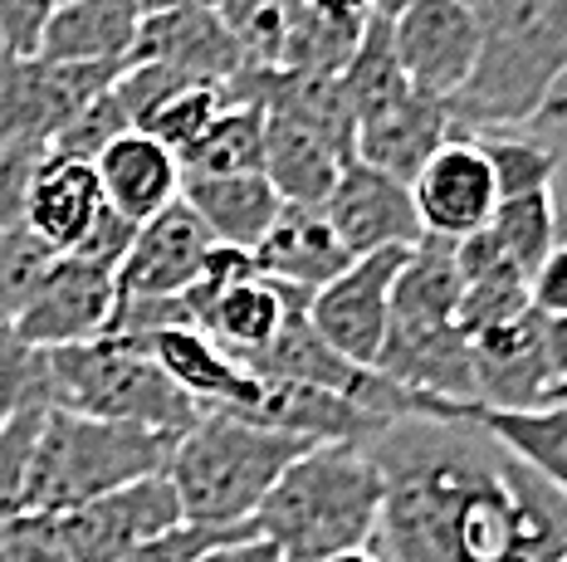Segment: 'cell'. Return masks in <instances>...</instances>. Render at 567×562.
<instances>
[{
  "label": "cell",
  "instance_id": "5b68a950",
  "mask_svg": "<svg viewBox=\"0 0 567 562\" xmlns=\"http://www.w3.org/2000/svg\"><path fill=\"white\" fill-rule=\"evenodd\" d=\"M176 440L167 430L127 426V420H93L74 412H44L40 445H34L25 479V513H59L127 489L137 479L167 475Z\"/></svg>",
  "mask_w": 567,
  "mask_h": 562
},
{
  "label": "cell",
  "instance_id": "7c38bea8",
  "mask_svg": "<svg viewBox=\"0 0 567 562\" xmlns=\"http://www.w3.org/2000/svg\"><path fill=\"white\" fill-rule=\"evenodd\" d=\"M411 201H416L421 230L431 240H470L499 210V186H494L489 157L470 143L451 137L411 181Z\"/></svg>",
  "mask_w": 567,
  "mask_h": 562
},
{
  "label": "cell",
  "instance_id": "44dd1931",
  "mask_svg": "<svg viewBox=\"0 0 567 562\" xmlns=\"http://www.w3.org/2000/svg\"><path fill=\"white\" fill-rule=\"evenodd\" d=\"M142 20L147 15H142L137 0H74V6H54L34 54L54 64H123L127 69L137 50Z\"/></svg>",
  "mask_w": 567,
  "mask_h": 562
},
{
  "label": "cell",
  "instance_id": "6da1fadb",
  "mask_svg": "<svg viewBox=\"0 0 567 562\" xmlns=\"http://www.w3.org/2000/svg\"><path fill=\"white\" fill-rule=\"evenodd\" d=\"M382 475L372 553L382 562H504L518 503L509 450L475 420H392L368 445Z\"/></svg>",
  "mask_w": 567,
  "mask_h": 562
},
{
  "label": "cell",
  "instance_id": "ac0fdd59",
  "mask_svg": "<svg viewBox=\"0 0 567 562\" xmlns=\"http://www.w3.org/2000/svg\"><path fill=\"white\" fill-rule=\"evenodd\" d=\"M475 392L480 406L494 412H534L548 402L553 377L543 362V313L528 309L524 319L475 337Z\"/></svg>",
  "mask_w": 567,
  "mask_h": 562
},
{
  "label": "cell",
  "instance_id": "ffe728a7",
  "mask_svg": "<svg viewBox=\"0 0 567 562\" xmlns=\"http://www.w3.org/2000/svg\"><path fill=\"white\" fill-rule=\"evenodd\" d=\"M250 264L275 284L318 294L352 264V254L333 236L323 206H284L279 220L269 226V236L250 250Z\"/></svg>",
  "mask_w": 567,
  "mask_h": 562
},
{
  "label": "cell",
  "instance_id": "30bf717a",
  "mask_svg": "<svg viewBox=\"0 0 567 562\" xmlns=\"http://www.w3.org/2000/svg\"><path fill=\"white\" fill-rule=\"evenodd\" d=\"M411 250H377L352 260L328 289H318L309 303L313 333L333 347L338 357L358 362L377 372L386 343V323H392V289Z\"/></svg>",
  "mask_w": 567,
  "mask_h": 562
},
{
  "label": "cell",
  "instance_id": "b9f144b4",
  "mask_svg": "<svg viewBox=\"0 0 567 562\" xmlns=\"http://www.w3.org/2000/svg\"><path fill=\"white\" fill-rule=\"evenodd\" d=\"M50 15H54V0H0V50L34 54Z\"/></svg>",
  "mask_w": 567,
  "mask_h": 562
},
{
  "label": "cell",
  "instance_id": "4fadbf2b",
  "mask_svg": "<svg viewBox=\"0 0 567 562\" xmlns=\"http://www.w3.org/2000/svg\"><path fill=\"white\" fill-rule=\"evenodd\" d=\"M210 254H216L210 230L192 206L176 201L137 226L133 250L117 264V299H182L206 274Z\"/></svg>",
  "mask_w": 567,
  "mask_h": 562
},
{
  "label": "cell",
  "instance_id": "4316f807",
  "mask_svg": "<svg viewBox=\"0 0 567 562\" xmlns=\"http://www.w3.org/2000/svg\"><path fill=\"white\" fill-rule=\"evenodd\" d=\"M182 201L200 216V226L210 230V240L220 250L250 254L259 240L269 236V226L279 220V191L269 177H206V181H182Z\"/></svg>",
  "mask_w": 567,
  "mask_h": 562
},
{
  "label": "cell",
  "instance_id": "816d5d0a",
  "mask_svg": "<svg viewBox=\"0 0 567 562\" xmlns=\"http://www.w3.org/2000/svg\"><path fill=\"white\" fill-rule=\"evenodd\" d=\"M54 6H74V0H54Z\"/></svg>",
  "mask_w": 567,
  "mask_h": 562
},
{
  "label": "cell",
  "instance_id": "5bb4252c",
  "mask_svg": "<svg viewBox=\"0 0 567 562\" xmlns=\"http://www.w3.org/2000/svg\"><path fill=\"white\" fill-rule=\"evenodd\" d=\"M323 216L352 260L377 250H416L425 240L411 186L382 177V171L362 167V162H348L342 181L323 201Z\"/></svg>",
  "mask_w": 567,
  "mask_h": 562
},
{
  "label": "cell",
  "instance_id": "d6986e66",
  "mask_svg": "<svg viewBox=\"0 0 567 562\" xmlns=\"http://www.w3.org/2000/svg\"><path fill=\"white\" fill-rule=\"evenodd\" d=\"M103 186V206L117 210L127 226H147L152 216H162L167 206L182 201V162L167 143H157L152 133H123L117 143L93 162Z\"/></svg>",
  "mask_w": 567,
  "mask_h": 562
},
{
  "label": "cell",
  "instance_id": "74e56055",
  "mask_svg": "<svg viewBox=\"0 0 567 562\" xmlns=\"http://www.w3.org/2000/svg\"><path fill=\"white\" fill-rule=\"evenodd\" d=\"M524 133L534 143L548 147L553 157V206H558V230L567 236V69L553 79V89L543 93V103L534 108V118L524 123Z\"/></svg>",
  "mask_w": 567,
  "mask_h": 562
},
{
  "label": "cell",
  "instance_id": "9a60e30c",
  "mask_svg": "<svg viewBox=\"0 0 567 562\" xmlns=\"http://www.w3.org/2000/svg\"><path fill=\"white\" fill-rule=\"evenodd\" d=\"M451 143V108L441 98L406 89L386 98L382 108L362 113L352 133V162L382 171L392 181H416V171Z\"/></svg>",
  "mask_w": 567,
  "mask_h": 562
},
{
  "label": "cell",
  "instance_id": "1f68e13d",
  "mask_svg": "<svg viewBox=\"0 0 567 562\" xmlns=\"http://www.w3.org/2000/svg\"><path fill=\"white\" fill-rule=\"evenodd\" d=\"M455 137V133H451ZM484 157H489L494 186H499V201H514V196H538L553 191V157L548 147L534 143L524 127H499V133H475L470 137Z\"/></svg>",
  "mask_w": 567,
  "mask_h": 562
},
{
  "label": "cell",
  "instance_id": "cb8c5ba5",
  "mask_svg": "<svg viewBox=\"0 0 567 562\" xmlns=\"http://www.w3.org/2000/svg\"><path fill=\"white\" fill-rule=\"evenodd\" d=\"M99 210H103V186H99V171H93L89 162L44 157L40 177L30 186V206H25V230L44 244V250L69 254L89 236Z\"/></svg>",
  "mask_w": 567,
  "mask_h": 562
},
{
  "label": "cell",
  "instance_id": "3957f363",
  "mask_svg": "<svg viewBox=\"0 0 567 562\" xmlns=\"http://www.w3.org/2000/svg\"><path fill=\"white\" fill-rule=\"evenodd\" d=\"M484 44L470 84L455 93L451 133H499L524 127L567 69V0H470Z\"/></svg>",
  "mask_w": 567,
  "mask_h": 562
},
{
  "label": "cell",
  "instance_id": "d6a6232c",
  "mask_svg": "<svg viewBox=\"0 0 567 562\" xmlns=\"http://www.w3.org/2000/svg\"><path fill=\"white\" fill-rule=\"evenodd\" d=\"M230 108V98H226V89H216V84H192V89H182L176 98H167L157 113H152L147 123H142V133H152L157 143H167L176 152V162L192 152L200 137L210 133V123L220 118V113Z\"/></svg>",
  "mask_w": 567,
  "mask_h": 562
},
{
  "label": "cell",
  "instance_id": "60d3db41",
  "mask_svg": "<svg viewBox=\"0 0 567 562\" xmlns=\"http://www.w3.org/2000/svg\"><path fill=\"white\" fill-rule=\"evenodd\" d=\"M0 562H69L50 513H16L0 523Z\"/></svg>",
  "mask_w": 567,
  "mask_h": 562
},
{
  "label": "cell",
  "instance_id": "8d00e7d4",
  "mask_svg": "<svg viewBox=\"0 0 567 562\" xmlns=\"http://www.w3.org/2000/svg\"><path fill=\"white\" fill-rule=\"evenodd\" d=\"M54 254L44 250L30 230H6L0 236V323H16L25 313V303L40 284V274L50 269Z\"/></svg>",
  "mask_w": 567,
  "mask_h": 562
},
{
  "label": "cell",
  "instance_id": "d4e9b609",
  "mask_svg": "<svg viewBox=\"0 0 567 562\" xmlns=\"http://www.w3.org/2000/svg\"><path fill=\"white\" fill-rule=\"evenodd\" d=\"M460 309V269H455V244L425 236L406 254L392 289V323L386 337H431L455 327Z\"/></svg>",
  "mask_w": 567,
  "mask_h": 562
},
{
  "label": "cell",
  "instance_id": "7a4b0ae2",
  "mask_svg": "<svg viewBox=\"0 0 567 562\" xmlns=\"http://www.w3.org/2000/svg\"><path fill=\"white\" fill-rule=\"evenodd\" d=\"M382 513V475L368 445H313L303 450L255 513V533L284 562H328L372 548Z\"/></svg>",
  "mask_w": 567,
  "mask_h": 562
},
{
  "label": "cell",
  "instance_id": "c3c4849f",
  "mask_svg": "<svg viewBox=\"0 0 567 562\" xmlns=\"http://www.w3.org/2000/svg\"><path fill=\"white\" fill-rule=\"evenodd\" d=\"M142 15H172V10H220V0H137Z\"/></svg>",
  "mask_w": 567,
  "mask_h": 562
},
{
  "label": "cell",
  "instance_id": "7402d4cb",
  "mask_svg": "<svg viewBox=\"0 0 567 562\" xmlns=\"http://www.w3.org/2000/svg\"><path fill=\"white\" fill-rule=\"evenodd\" d=\"M265 177L284 206H323L348 171L352 152L323 137L318 127L265 113Z\"/></svg>",
  "mask_w": 567,
  "mask_h": 562
},
{
  "label": "cell",
  "instance_id": "83f0119b",
  "mask_svg": "<svg viewBox=\"0 0 567 562\" xmlns=\"http://www.w3.org/2000/svg\"><path fill=\"white\" fill-rule=\"evenodd\" d=\"M265 108L230 103L210 133L182 157V181L206 177H265Z\"/></svg>",
  "mask_w": 567,
  "mask_h": 562
},
{
  "label": "cell",
  "instance_id": "4dcf8cb0",
  "mask_svg": "<svg viewBox=\"0 0 567 562\" xmlns=\"http://www.w3.org/2000/svg\"><path fill=\"white\" fill-rule=\"evenodd\" d=\"M489 240L499 244V254L509 260L524 279H534V269L553 254V244L563 240L558 230V206H553L548 191L538 196H514V201H499L489 226Z\"/></svg>",
  "mask_w": 567,
  "mask_h": 562
},
{
  "label": "cell",
  "instance_id": "7bdbcfd3",
  "mask_svg": "<svg viewBox=\"0 0 567 562\" xmlns=\"http://www.w3.org/2000/svg\"><path fill=\"white\" fill-rule=\"evenodd\" d=\"M133 236H137V226H127L117 210L103 206L99 220L89 226V236L79 240L69 254H79V260H93V264H103V269H113V274H117V264H123L127 250H133Z\"/></svg>",
  "mask_w": 567,
  "mask_h": 562
},
{
  "label": "cell",
  "instance_id": "f35d334b",
  "mask_svg": "<svg viewBox=\"0 0 567 562\" xmlns=\"http://www.w3.org/2000/svg\"><path fill=\"white\" fill-rule=\"evenodd\" d=\"M50 147L44 143H10L0 147V236L6 230H25V206H30V186L40 177Z\"/></svg>",
  "mask_w": 567,
  "mask_h": 562
},
{
  "label": "cell",
  "instance_id": "ba28073f",
  "mask_svg": "<svg viewBox=\"0 0 567 562\" xmlns=\"http://www.w3.org/2000/svg\"><path fill=\"white\" fill-rule=\"evenodd\" d=\"M392 44L406 84L425 98L451 103L480 64V15L470 0H411L392 15Z\"/></svg>",
  "mask_w": 567,
  "mask_h": 562
},
{
  "label": "cell",
  "instance_id": "f6af8a7d",
  "mask_svg": "<svg viewBox=\"0 0 567 562\" xmlns=\"http://www.w3.org/2000/svg\"><path fill=\"white\" fill-rule=\"evenodd\" d=\"M543 362H548V377H553L548 396L567 392V313H558V319H548V313H543ZM543 406H548V402H543Z\"/></svg>",
  "mask_w": 567,
  "mask_h": 562
},
{
  "label": "cell",
  "instance_id": "8992f818",
  "mask_svg": "<svg viewBox=\"0 0 567 562\" xmlns=\"http://www.w3.org/2000/svg\"><path fill=\"white\" fill-rule=\"evenodd\" d=\"M50 362V406L93 420H127V426L186 436L196 426L200 406L176 386L147 347L133 337H99V343L54 347Z\"/></svg>",
  "mask_w": 567,
  "mask_h": 562
},
{
  "label": "cell",
  "instance_id": "ab89813d",
  "mask_svg": "<svg viewBox=\"0 0 567 562\" xmlns=\"http://www.w3.org/2000/svg\"><path fill=\"white\" fill-rule=\"evenodd\" d=\"M235 538H255V523H235V529H210V523H182V529L152 538L137 553H127L123 562H196L200 553L220 543H235Z\"/></svg>",
  "mask_w": 567,
  "mask_h": 562
},
{
  "label": "cell",
  "instance_id": "f1b7e54d",
  "mask_svg": "<svg viewBox=\"0 0 567 562\" xmlns=\"http://www.w3.org/2000/svg\"><path fill=\"white\" fill-rule=\"evenodd\" d=\"M509 489L518 503V529L514 548L504 562H567V495L518 465L509 455Z\"/></svg>",
  "mask_w": 567,
  "mask_h": 562
},
{
  "label": "cell",
  "instance_id": "bcb514c9",
  "mask_svg": "<svg viewBox=\"0 0 567 562\" xmlns=\"http://www.w3.org/2000/svg\"><path fill=\"white\" fill-rule=\"evenodd\" d=\"M196 562H284L275 543H265V538H235V543H220L210 548V553H200Z\"/></svg>",
  "mask_w": 567,
  "mask_h": 562
},
{
  "label": "cell",
  "instance_id": "603a6c76",
  "mask_svg": "<svg viewBox=\"0 0 567 562\" xmlns=\"http://www.w3.org/2000/svg\"><path fill=\"white\" fill-rule=\"evenodd\" d=\"M137 347H147L157 357V367L192 396L200 412H240L255 396V377L220 353L200 327H162V333L142 337Z\"/></svg>",
  "mask_w": 567,
  "mask_h": 562
},
{
  "label": "cell",
  "instance_id": "8fae6325",
  "mask_svg": "<svg viewBox=\"0 0 567 562\" xmlns=\"http://www.w3.org/2000/svg\"><path fill=\"white\" fill-rule=\"evenodd\" d=\"M117 309V274L79 254H54L40 274L25 313L16 319V333L40 353L54 347L99 343L109 333V319Z\"/></svg>",
  "mask_w": 567,
  "mask_h": 562
},
{
  "label": "cell",
  "instance_id": "9c48e42d",
  "mask_svg": "<svg viewBox=\"0 0 567 562\" xmlns=\"http://www.w3.org/2000/svg\"><path fill=\"white\" fill-rule=\"evenodd\" d=\"M182 523L186 519H182L172 479L157 475V479H137L127 489H113V495L59 513L54 529H59V543H64L69 562H123L142 543L182 529Z\"/></svg>",
  "mask_w": 567,
  "mask_h": 562
},
{
  "label": "cell",
  "instance_id": "681fc988",
  "mask_svg": "<svg viewBox=\"0 0 567 562\" xmlns=\"http://www.w3.org/2000/svg\"><path fill=\"white\" fill-rule=\"evenodd\" d=\"M328 562H382L372 553V548H362V553H342V558H328Z\"/></svg>",
  "mask_w": 567,
  "mask_h": 562
},
{
  "label": "cell",
  "instance_id": "f546056e",
  "mask_svg": "<svg viewBox=\"0 0 567 562\" xmlns=\"http://www.w3.org/2000/svg\"><path fill=\"white\" fill-rule=\"evenodd\" d=\"M309 0H220V20L230 25L245 64L279 74L289 60V44L299 34Z\"/></svg>",
  "mask_w": 567,
  "mask_h": 562
},
{
  "label": "cell",
  "instance_id": "52a82bcc",
  "mask_svg": "<svg viewBox=\"0 0 567 562\" xmlns=\"http://www.w3.org/2000/svg\"><path fill=\"white\" fill-rule=\"evenodd\" d=\"M117 79H123V64H54L40 60V54L0 50V147H50Z\"/></svg>",
  "mask_w": 567,
  "mask_h": 562
},
{
  "label": "cell",
  "instance_id": "836d02e7",
  "mask_svg": "<svg viewBox=\"0 0 567 562\" xmlns=\"http://www.w3.org/2000/svg\"><path fill=\"white\" fill-rule=\"evenodd\" d=\"M25 406H50V362L16 333V323H0V420Z\"/></svg>",
  "mask_w": 567,
  "mask_h": 562
},
{
  "label": "cell",
  "instance_id": "f907efd6",
  "mask_svg": "<svg viewBox=\"0 0 567 562\" xmlns=\"http://www.w3.org/2000/svg\"><path fill=\"white\" fill-rule=\"evenodd\" d=\"M558 402H567V392H558V396H548V406H558Z\"/></svg>",
  "mask_w": 567,
  "mask_h": 562
},
{
  "label": "cell",
  "instance_id": "e0dca14e",
  "mask_svg": "<svg viewBox=\"0 0 567 562\" xmlns=\"http://www.w3.org/2000/svg\"><path fill=\"white\" fill-rule=\"evenodd\" d=\"M127 64H162L186 74L192 84L226 89L245 74V54L235 44L220 10H172V15H147L137 34V50Z\"/></svg>",
  "mask_w": 567,
  "mask_h": 562
},
{
  "label": "cell",
  "instance_id": "d590c367",
  "mask_svg": "<svg viewBox=\"0 0 567 562\" xmlns=\"http://www.w3.org/2000/svg\"><path fill=\"white\" fill-rule=\"evenodd\" d=\"M123 133H133V118H127L123 98H117V93L109 89V93H99V98H93L89 108L54 137V143H50V157L89 162V167H93V162H99L103 152H109Z\"/></svg>",
  "mask_w": 567,
  "mask_h": 562
},
{
  "label": "cell",
  "instance_id": "ee69618b",
  "mask_svg": "<svg viewBox=\"0 0 567 562\" xmlns=\"http://www.w3.org/2000/svg\"><path fill=\"white\" fill-rule=\"evenodd\" d=\"M528 303H534L538 313H548V319L567 313V236L553 244V254L534 269V279H528Z\"/></svg>",
  "mask_w": 567,
  "mask_h": 562
},
{
  "label": "cell",
  "instance_id": "e575fe53",
  "mask_svg": "<svg viewBox=\"0 0 567 562\" xmlns=\"http://www.w3.org/2000/svg\"><path fill=\"white\" fill-rule=\"evenodd\" d=\"M50 406H25V412L0 420V523L25 513V479L34 445H40V426Z\"/></svg>",
  "mask_w": 567,
  "mask_h": 562
},
{
  "label": "cell",
  "instance_id": "2e32d148",
  "mask_svg": "<svg viewBox=\"0 0 567 562\" xmlns=\"http://www.w3.org/2000/svg\"><path fill=\"white\" fill-rule=\"evenodd\" d=\"M226 416H240L250 426L279 430V436H293L303 445H338V440L372 445L386 430L377 416L358 412V406L333 392H318V386H303V382H269V377H255V396L240 412H226Z\"/></svg>",
  "mask_w": 567,
  "mask_h": 562
},
{
  "label": "cell",
  "instance_id": "7dc6e473",
  "mask_svg": "<svg viewBox=\"0 0 567 562\" xmlns=\"http://www.w3.org/2000/svg\"><path fill=\"white\" fill-rule=\"evenodd\" d=\"M309 10L313 15H323V20H333V25L362 30L377 15V0H309Z\"/></svg>",
  "mask_w": 567,
  "mask_h": 562
},
{
  "label": "cell",
  "instance_id": "277c9868",
  "mask_svg": "<svg viewBox=\"0 0 567 562\" xmlns=\"http://www.w3.org/2000/svg\"><path fill=\"white\" fill-rule=\"evenodd\" d=\"M313 445L279 436V430L250 426L240 416L206 412L176 440L167 479L176 489L186 523H210V529H235L255 523L259 503L279 485V475Z\"/></svg>",
  "mask_w": 567,
  "mask_h": 562
},
{
  "label": "cell",
  "instance_id": "484cf974",
  "mask_svg": "<svg viewBox=\"0 0 567 562\" xmlns=\"http://www.w3.org/2000/svg\"><path fill=\"white\" fill-rule=\"evenodd\" d=\"M445 420H475L489 440H499L518 465L548 479L567 495V402L534 406V412H494L480 402H445Z\"/></svg>",
  "mask_w": 567,
  "mask_h": 562
}]
</instances>
